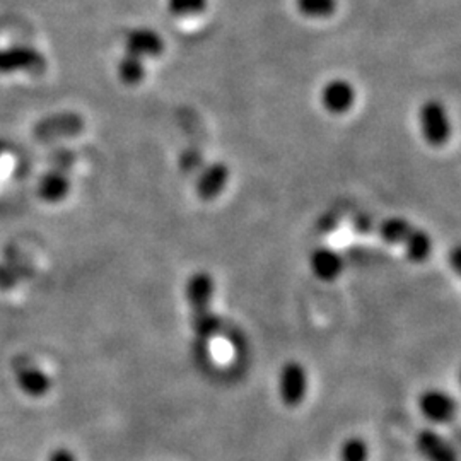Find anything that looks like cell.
<instances>
[{
  "label": "cell",
  "mask_w": 461,
  "mask_h": 461,
  "mask_svg": "<svg viewBox=\"0 0 461 461\" xmlns=\"http://www.w3.org/2000/svg\"><path fill=\"white\" fill-rule=\"evenodd\" d=\"M214 289V279L207 272H195L185 284V297L192 313V327L202 342H209L219 331V318L212 313Z\"/></svg>",
  "instance_id": "cell-1"
},
{
  "label": "cell",
  "mask_w": 461,
  "mask_h": 461,
  "mask_svg": "<svg viewBox=\"0 0 461 461\" xmlns=\"http://www.w3.org/2000/svg\"><path fill=\"white\" fill-rule=\"evenodd\" d=\"M378 234L390 245H402L413 264H424L432 253V238L402 217H390L379 222Z\"/></svg>",
  "instance_id": "cell-2"
},
{
  "label": "cell",
  "mask_w": 461,
  "mask_h": 461,
  "mask_svg": "<svg viewBox=\"0 0 461 461\" xmlns=\"http://www.w3.org/2000/svg\"><path fill=\"white\" fill-rule=\"evenodd\" d=\"M86 122L83 115L76 112H59L45 116L34 123L33 135L34 142L38 144H53L59 140L74 139L79 133L84 132Z\"/></svg>",
  "instance_id": "cell-3"
},
{
  "label": "cell",
  "mask_w": 461,
  "mask_h": 461,
  "mask_svg": "<svg viewBox=\"0 0 461 461\" xmlns=\"http://www.w3.org/2000/svg\"><path fill=\"white\" fill-rule=\"evenodd\" d=\"M49 62L45 55L32 45H13L0 49V74H45Z\"/></svg>",
  "instance_id": "cell-4"
},
{
  "label": "cell",
  "mask_w": 461,
  "mask_h": 461,
  "mask_svg": "<svg viewBox=\"0 0 461 461\" xmlns=\"http://www.w3.org/2000/svg\"><path fill=\"white\" fill-rule=\"evenodd\" d=\"M419 123L422 137L432 148H441L451 137V122L446 112L445 104L438 99H429L420 112H419Z\"/></svg>",
  "instance_id": "cell-5"
},
{
  "label": "cell",
  "mask_w": 461,
  "mask_h": 461,
  "mask_svg": "<svg viewBox=\"0 0 461 461\" xmlns=\"http://www.w3.org/2000/svg\"><path fill=\"white\" fill-rule=\"evenodd\" d=\"M277 388H279L280 402L285 407L289 409L299 407L308 393V373L304 366L297 361L284 364L280 367Z\"/></svg>",
  "instance_id": "cell-6"
},
{
  "label": "cell",
  "mask_w": 461,
  "mask_h": 461,
  "mask_svg": "<svg viewBox=\"0 0 461 461\" xmlns=\"http://www.w3.org/2000/svg\"><path fill=\"white\" fill-rule=\"evenodd\" d=\"M13 373L19 390L32 398H41L51 390V379L49 378V375L28 357L14 359Z\"/></svg>",
  "instance_id": "cell-7"
},
{
  "label": "cell",
  "mask_w": 461,
  "mask_h": 461,
  "mask_svg": "<svg viewBox=\"0 0 461 461\" xmlns=\"http://www.w3.org/2000/svg\"><path fill=\"white\" fill-rule=\"evenodd\" d=\"M419 411L429 422L449 424L456 417V402L443 390L430 388L419 396Z\"/></svg>",
  "instance_id": "cell-8"
},
{
  "label": "cell",
  "mask_w": 461,
  "mask_h": 461,
  "mask_svg": "<svg viewBox=\"0 0 461 461\" xmlns=\"http://www.w3.org/2000/svg\"><path fill=\"white\" fill-rule=\"evenodd\" d=\"M230 167L221 161L211 163L198 171L195 192L197 197L203 202L215 200L222 194L226 185L230 182Z\"/></svg>",
  "instance_id": "cell-9"
},
{
  "label": "cell",
  "mask_w": 461,
  "mask_h": 461,
  "mask_svg": "<svg viewBox=\"0 0 461 461\" xmlns=\"http://www.w3.org/2000/svg\"><path fill=\"white\" fill-rule=\"evenodd\" d=\"M320 101L331 115H344L356 103V89L344 79H333L321 87Z\"/></svg>",
  "instance_id": "cell-10"
},
{
  "label": "cell",
  "mask_w": 461,
  "mask_h": 461,
  "mask_svg": "<svg viewBox=\"0 0 461 461\" xmlns=\"http://www.w3.org/2000/svg\"><path fill=\"white\" fill-rule=\"evenodd\" d=\"M165 41L154 30L135 28L125 36V53L139 59H156L163 53Z\"/></svg>",
  "instance_id": "cell-11"
},
{
  "label": "cell",
  "mask_w": 461,
  "mask_h": 461,
  "mask_svg": "<svg viewBox=\"0 0 461 461\" xmlns=\"http://www.w3.org/2000/svg\"><path fill=\"white\" fill-rule=\"evenodd\" d=\"M415 445L419 453L428 461H458L455 447L432 429L420 430L415 438Z\"/></svg>",
  "instance_id": "cell-12"
},
{
  "label": "cell",
  "mask_w": 461,
  "mask_h": 461,
  "mask_svg": "<svg viewBox=\"0 0 461 461\" xmlns=\"http://www.w3.org/2000/svg\"><path fill=\"white\" fill-rule=\"evenodd\" d=\"M310 267L314 276L323 282H333L344 270V258L339 251L329 247H318L310 257Z\"/></svg>",
  "instance_id": "cell-13"
},
{
  "label": "cell",
  "mask_w": 461,
  "mask_h": 461,
  "mask_svg": "<svg viewBox=\"0 0 461 461\" xmlns=\"http://www.w3.org/2000/svg\"><path fill=\"white\" fill-rule=\"evenodd\" d=\"M70 192L68 171L51 167L38 182V197L47 203H59L66 200Z\"/></svg>",
  "instance_id": "cell-14"
},
{
  "label": "cell",
  "mask_w": 461,
  "mask_h": 461,
  "mask_svg": "<svg viewBox=\"0 0 461 461\" xmlns=\"http://www.w3.org/2000/svg\"><path fill=\"white\" fill-rule=\"evenodd\" d=\"M116 74H118V79L127 86H137L140 84V81L146 77V67H144V60L131 55V53H125L120 60H118V66H116Z\"/></svg>",
  "instance_id": "cell-15"
},
{
  "label": "cell",
  "mask_w": 461,
  "mask_h": 461,
  "mask_svg": "<svg viewBox=\"0 0 461 461\" xmlns=\"http://www.w3.org/2000/svg\"><path fill=\"white\" fill-rule=\"evenodd\" d=\"M296 5L303 16L323 19L335 13L337 0H296Z\"/></svg>",
  "instance_id": "cell-16"
},
{
  "label": "cell",
  "mask_w": 461,
  "mask_h": 461,
  "mask_svg": "<svg viewBox=\"0 0 461 461\" xmlns=\"http://www.w3.org/2000/svg\"><path fill=\"white\" fill-rule=\"evenodd\" d=\"M167 11L173 16H197L205 11L207 0H167Z\"/></svg>",
  "instance_id": "cell-17"
},
{
  "label": "cell",
  "mask_w": 461,
  "mask_h": 461,
  "mask_svg": "<svg viewBox=\"0 0 461 461\" xmlns=\"http://www.w3.org/2000/svg\"><path fill=\"white\" fill-rule=\"evenodd\" d=\"M340 460L367 461L369 460V446L361 438H350L342 445Z\"/></svg>",
  "instance_id": "cell-18"
},
{
  "label": "cell",
  "mask_w": 461,
  "mask_h": 461,
  "mask_svg": "<svg viewBox=\"0 0 461 461\" xmlns=\"http://www.w3.org/2000/svg\"><path fill=\"white\" fill-rule=\"evenodd\" d=\"M180 166L185 173H195L203 167V156L197 149H186L180 158Z\"/></svg>",
  "instance_id": "cell-19"
},
{
  "label": "cell",
  "mask_w": 461,
  "mask_h": 461,
  "mask_svg": "<svg viewBox=\"0 0 461 461\" xmlns=\"http://www.w3.org/2000/svg\"><path fill=\"white\" fill-rule=\"evenodd\" d=\"M19 282V274L7 265H0V293L13 291Z\"/></svg>",
  "instance_id": "cell-20"
},
{
  "label": "cell",
  "mask_w": 461,
  "mask_h": 461,
  "mask_svg": "<svg viewBox=\"0 0 461 461\" xmlns=\"http://www.w3.org/2000/svg\"><path fill=\"white\" fill-rule=\"evenodd\" d=\"M49 461H77L74 453L67 447H55L49 455Z\"/></svg>",
  "instance_id": "cell-21"
},
{
  "label": "cell",
  "mask_w": 461,
  "mask_h": 461,
  "mask_svg": "<svg viewBox=\"0 0 461 461\" xmlns=\"http://www.w3.org/2000/svg\"><path fill=\"white\" fill-rule=\"evenodd\" d=\"M2 152H4V144H2V140H0V156H2Z\"/></svg>",
  "instance_id": "cell-22"
}]
</instances>
